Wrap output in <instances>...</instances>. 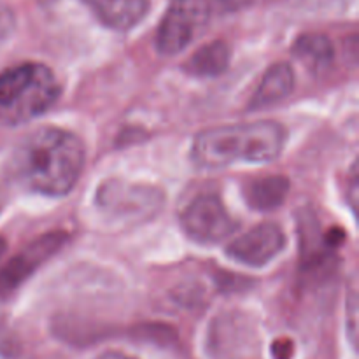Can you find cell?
<instances>
[{"label": "cell", "mask_w": 359, "mask_h": 359, "mask_svg": "<svg viewBox=\"0 0 359 359\" xmlns=\"http://www.w3.org/2000/svg\"><path fill=\"white\" fill-rule=\"evenodd\" d=\"M84 154L79 137L55 126H42L28 133L16 147L13 170L32 191L60 196L76 186Z\"/></svg>", "instance_id": "6da1fadb"}, {"label": "cell", "mask_w": 359, "mask_h": 359, "mask_svg": "<svg viewBox=\"0 0 359 359\" xmlns=\"http://www.w3.org/2000/svg\"><path fill=\"white\" fill-rule=\"evenodd\" d=\"M286 132L276 121L228 125L203 130L191 147L198 167H226L235 161H270L280 154Z\"/></svg>", "instance_id": "7a4b0ae2"}, {"label": "cell", "mask_w": 359, "mask_h": 359, "mask_svg": "<svg viewBox=\"0 0 359 359\" xmlns=\"http://www.w3.org/2000/svg\"><path fill=\"white\" fill-rule=\"evenodd\" d=\"M60 84L49 67L21 63L0 74V123L16 126L44 114L56 102Z\"/></svg>", "instance_id": "3957f363"}, {"label": "cell", "mask_w": 359, "mask_h": 359, "mask_svg": "<svg viewBox=\"0 0 359 359\" xmlns=\"http://www.w3.org/2000/svg\"><path fill=\"white\" fill-rule=\"evenodd\" d=\"M209 14V0H172L158 28L156 44L160 53H181L203 30Z\"/></svg>", "instance_id": "277c9868"}, {"label": "cell", "mask_w": 359, "mask_h": 359, "mask_svg": "<svg viewBox=\"0 0 359 359\" xmlns=\"http://www.w3.org/2000/svg\"><path fill=\"white\" fill-rule=\"evenodd\" d=\"M186 235L198 244H217L237 228L233 217L216 195H200L181 216Z\"/></svg>", "instance_id": "5b68a950"}, {"label": "cell", "mask_w": 359, "mask_h": 359, "mask_svg": "<svg viewBox=\"0 0 359 359\" xmlns=\"http://www.w3.org/2000/svg\"><path fill=\"white\" fill-rule=\"evenodd\" d=\"M284 248V233L277 224L265 223L255 226L228 245L226 252L235 262L249 266L266 265Z\"/></svg>", "instance_id": "8992f818"}, {"label": "cell", "mask_w": 359, "mask_h": 359, "mask_svg": "<svg viewBox=\"0 0 359 359\" xmlns=\"http://www.w3.org/2000/svg\"><path fill=\"white\" fill-rule=\"evenodd\" d=\"M65 238V233H48L14 256L4 269H0V297L16 290L42 262L62 248Z\"/></svg>", "instance_id": "52a82bcc"}, {"label": "cell", "mask_w": 359, "mask_h": 359, "mask_svg": "<svg viewBox=\"0 0 359 359\" xmlns=\"http://www.w3.org/2000/svg\"><path fill=\"white\" fill-rule=\"evenodd\" d=\"M98 20L114 30L135 27L146 14L149 0H86Z\"/></svg>", "instance_id": "ba28073f"}, {"label": "cell", "mask_w": 359, "mask_h": 359, "mask_svg": "<svg viewBox=\"0 0 359 359\" xmlns=\"http://www.w3.org/2000/svg\"><path fill=\"white\" fill-rule=\"evenodd\" d=\"M294 83V74L287 63H277L272 65L263 76L262 84L256 90L251 100V109H263L266 105L277 104L284 97L291 93Z\"/></svg>", "instance_id": "9c48e42d"}, {"label": "cell", "mask_w": 359, "mask_h": 359, "mask_svg": "<svg viewBox=\"0 0 359 359\" xmlns=\"http://www.w3.org/2000/svg\"><path fill=\"white\" fill-rule=\"evenodd\" d=\"M290 191V181L286 177H263L245 186V200L252 209L272 210L277 209Z\"/></svg>", "instance_id": "30bf717a"}, {"label": "cell", "mask_w": 359, "mask_h": 359, "mask_svg": "<svg viewBox=\"0 0 359 359\" xmlns=\"http://www.w3.org/2000/svg\"><path fill=\"white\" fill-rule=\"evenodd\" d=\"M228 63H230V48L224 42L216 41L200 48L184 63V69L193 76L212 77L223 74Z\"/></svg>", "instance_id": "8fae6325"}, {"label": "cell", "mask_w": 359, "mask_h": 359, "mask_svg": "<svg viewBox=\"0 0 359 359\" xmlns=\"http://www.w3.org/2000/svg\"><path fill=\"white\" fill-rule=\"evenodd\" d=\"M294 51L302 60L309 63L312 69H319V67H326L332 62L333 48L328 37L318 34H309L298 39Z\"/></svg>", "instance_id": "7c38bea8"}, {"label": "cell", "mask_w": 359, "mask_h": 359, "mask_svg": "<svg viewBox=\"0 0 359 359\" xmlns=\"http://www.w3.org/2000/svg\"><path fill=\"white\" fill-rule=\"evenodd\" d=\"M252 0H217V4H219L221 7H223L224 11H237V9H242V7L249 6Z\"/></svg>", "instance_id": "4fadbf2b"}, {"label": "cell", "mask_w": 359, "mask_h": 359, "mask_svg": "<svg viewBox=\"0 0 359 359\" xmlns=\"http://www.w3.org/2000/svg\"><path fill=\"white\" fill-rule=\"evenodd\" d=\"M97 359H135V358H130V356H126V354H121V353H105V354H102V356H98Z\"/></svg>", "instance_id": "5bb4252c"}, {"label": "cell", "mask_w": 359, "mask_h": 359, "mask_svg": "<svg viewBox=\"0 0 359 359\" xmlns=\"http://www.w3.org/2000/svg\"><path fill=\"white\" fill-rule=\"evenodd\" d=\"M4 205H6V191H4V186L0 182V212H2Z\"/></svg>", "instance_id": "9a60e30c"}, {"label": "cell", "mask_w": 359, "mask_h": 359, "mask_svg": "<svg viewBox=\"0 0 359 359\" xmlns=\"http://www.w3.org/2000/svg\"><path fill=\"white\" fill-rule=\"evenodd\" d=\"M4 249H6V242H4V241H2V238H0V256H2Z\"/></svg>", "instance_id": "2e32d148"}]
</instances>
